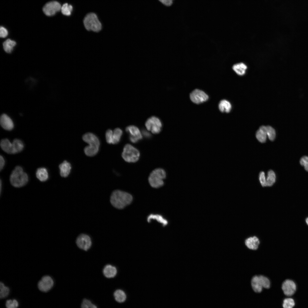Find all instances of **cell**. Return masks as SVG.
<instances>
[{"instance_id":"cell-17","label":"cell","mask_w":308,"mask_h":308,"mask_svg":"<svg viewBox=\"0 0 308 308\" xmlns=\"http://www.w3.org/2000/svg\"><path fill=\"white\" fill-rule=\"evenodd\" d=\"M248 68L247 65L243 62L235 63L232 66L233 71L237 75L240 76H244L246 74Z\"/></svg>"},{"instance_id":"cell-18","label":"cell","mask_w":308,"mask_h":308,"mask_svg":"<svg viewBox=\"0 0 308 308\" xmlns=\"http://www.w3.org/2000/svg\"><path fill=\"white\" fill-rule=\"evenodd\" d=\"M60 176L63 177H66L70 174L71 169L70 164L66 161H64L60 164L59 166Z\"/></svg>"},{"instance_id":"cell-19","label":"cell","mask_w":308,"mask_h":308,"mask_svg":"<svg viewBox=\"0 0 308 308\" xmlns=\"http://www.w3.org/2000/svg\"><path fill=\"white\" fill-rule=\"evenodd\" d=\"M1 149L6 153L9 154H14L12 143L7 139H2L0 142Z\"/></svg>"},{"instance_id":"cell-36","label":"cell","mask_w":308,"mask_h":308,"mask_svg":"<svg viewBox=\"0 0 308 308\" xmlns=\"http://www.w3.org/2000/svg\"><path fill=\"white\" fill-rule=\"evenodd\" d=\"M299 162L300 165L304 167L306 171L308 172V156H303L300 159Z\"/></svg>"},{"instance_id":"cell-16","label":"cell","mask_w":308,"mask_h":308,"mask_svg":"<svg viewBox=\"0 0 308 308\" xmlns=\"http://www.w3.org/2000/svg\"><path fill=\"white\" fill-rule=\"evenodd\" d=\"M0 124L2 127L7 130H11L14 127V123L12 119L5 114H3L1 116Z\"/></svg>"},{"instance_id":"cell-13","label":"cell","mask_w":308,"mask_h":308,"mask_svg":"<svg viewBox=\"0 0 308 308\" xmlns=\"http://www.w3.org/2000/svg\"><path fill=\"white\" fill-rule=\"evenodd\" d=\"M251 283L254 291L256 293H260L262 291L263 288H264L265 285L264 276L260 275L254 276L252 279Z\"/></svg>"},{"instance_id":"cell-42","label":"cell","mask_w":308,"mask_h":308,"mask_svg":"<svg viewBox=\"0 0 308 308\" xmlns=\"http://www.w3.org/2000/svg\"><path fill=\"white\" fill-rule=\"evenodd\" d=\"M142 133L146 137L149 138L151 136V134L146 130H143L142 131Z\"/></svg>"},{"instance_id":"cell-14","label":"cell","mask_w":308,"mask_h":308,"mask_svg":"<svg viewBox=\"0 0 308 308\" xmlns=\"http://www.w3.org/2000/svg\"><path fill=\"white\" fill-rule=\"evenodd\" d=\"M282 289L284 294L287 296L293 295L295 292L296 286L295 283L292 280L287 279L282 283Z\"/></svg>"},{"instance_id":"cell-35","label":"cell","mask_w":308,"mask_h":308,"mask_svg":"<svg viewBox=\"0 0 308 308\" xmlns=\"http://www.w3.org/2000/svg\"><path fill=\"white\" fill-rule=\"evenodd\" d=\"M19 306L18 301L16 299H9L6 301L5 306L7 308H16Z\"/></svg>"},{"instance_id":"cell-37","label":"cell","mask_w":308,"mask_h":308,"mask_svg":"<svg viewBox=\"0 0 308 308\" xmlns=\"http://www.w3.org/2000/svg\"><path fill=\"white\" fill-rule=\"evenodd\" d=\"M259 180L262 186L263 187H267L266 179L264 171H261L259 175Z\"/></svg>"},{"instance_id":"cell-22","label":"cell","mask_w":308,"mask_h":308,"mask_svg":"<svg viewBox=\"0 0 308 308\" xmlns=\"http://www.w3.org/2000/svg\"><path fill=\"white\" fill-rule=\"evenodd\" d=\"M267 136L266 126H261L256 132V138L260 142L264 143L266 141Z\"/></svg>"},{"instance_id":"cell-28","label":"cell","mask_w":308,"mask_h":308,"mask_svg":"<svg viewBox=\"0 0 308 308\" xmlns=\"http://www.w3.org/2000/svg\"><path fill=\"white\" fill-rule=\"evenodd\" d=\"M114 296L115 300L119 303H122L126 299V296L125 293L122 290H116L114 293Z\"/></svg>"},{"instance_id":"cell-15","label":"cell","mask_w":308,"mask_h":308,"mask_svg":"<svg viewBox=\"0 0 308 308\" xmlns=\"http://www.w3.org/2000/svg\"><path fill=\"white\" fill-rule=\"evenodd\" d=\"M245 246L249 249L255 250L258 249L260 244L259 238L256 236H249L244 241Z\"/></svg>"},{"instance_id":"cell-12","label":"cell","mask_w":308,"mask_h":308,"mask_svg":"<svg viewBox=\"0 0 308 308\" xmlns=\"http://www.w3.org/2000/svg\"><path fill=\"white\" fill-rule=\"evenodd\" d=\"M126 131L129 135V139L133 143H135L142 139V136L139 128L134 125L127 127Z\"/></svg>"},{"instance_id":"cell-27","label":"cell","mask_w":308,"mask_h":308,"mask_svg":"<svg viewBox=\"0 0 308 308\" xmlns=\"http://www.w3.org/2000/svg\"><path fill=\"white\" fill-rule=\"evenodd\" d=\"M266 179L267 186V187H271L272 186L276 181V175L274 171L270 170L267 173Z\"/></svg>"},{"instance_id":"cell-3","label":"cell","mask_w":308,"mask_h":308,"mask_svg":"<svg viewBox=\"0 0 308 308\" xmlns=\"http://www.w3.org/2000/svg\"><path fill=\"white\" fill-rule=\"evenodd\" d=\"M9 179L11 184L13 187L19 188L27 184L29 177L27 173L23 171L22 167L17 166L12 172Z\"/></svg>"},{"instance_id":"cell-4","label":"cell","mask_w":308,"mask_h":308,"mask_svg":"<svg viewBox=\"0 0 308 308\" xmlns=\"http://www.w3.org/2000/svg\"><path fill=\"white\" fill-rule=\"evenodd\" d=\"M83 23L85 29L88 32L98 33L102 30V24L96 15L94 13L87 14L84 19Z\"/></svg>"},{"instance_id":"cell-2","label":"cell","mask_w":308,"mask_h":308,"mask_svg":"<svg viewBox=\"0 0 308 308\" xmlns=\"http://www.w3.org/2000/svg\"><path fill=\"white\" fill-rule=\"evenodd\" d=\"M82 139L89 145L84 149L85 154L90 157L96 155L99 151L100 145V141L96 136L92 133L88 132L83 135Z\"/></svg>"},{"instance_id":"cell-1","label":"cell","mask_w":308,"mask_h":308,"mask_svg":"<svg viewBox=\"0 0 308 308\" xmlns=\"http://www.w3.org/2000/svg\"><path fill=\"white\" fill-rule=\"evenodd\" d=\"M132 200L133 197L130 194L119 190L114 191L110 198V202L112 205L120 209L129 204Z\"/></svg>"},{"instance_id":"cell-10","label":"cell","mask_w":308,"mask_h":308,"mask_svg":"<svg viewBox=\"0 0 308 308\" xmlns=\"http://www.w3.org/2000/svg\"><path fill=\"white\" fill-rule=\"evenodd\" d=\"M190 97L191 101L197 104L205 102L209 98L208 96L204 92L198 89L193 91L191 93Z\"/></svg>"},{"instance_id":"cell-39","label":"cell","mask_w":308,"mask_h":308,"mask_svg":"<svg viewBox=\"0 0 308 308\" xmlns=\"http://www.w3.org/2000/svg\"><path fill=\"white\" fill-rule=\"evenodd\" d=\"M8 34L7 30L4 27L1 26L0 29V36L1 38L6 37Z\"/></svg>"},{"instance_id":"cell-26","label":"cell","mask_w":308,"mask_h":308,"mask_svg":"<svg viewBox=\"0 0 308 308\" xmlns=\"http://www.w3.org/2000/svg\"><path fill=\"white\" fill-rule=\"evenodd\" d=\"M122 134L123 131L121 129L119 128L115 129L113 131L112 144H115L118 143Z\"/></svg>"},{"instance_id":"cell-40","label":"cell","mask_w":308,"mask_h":308,"mask_svg":"<svg viewBox=\"0 0 308 308\" xmlns=\"http://www.w3.org/2000/svg\"><path fill=\"white\" fill-rule=\"evenodd\" d=\"M161 2L163 5L166 6H170L173 3V0H159Z\"/></svg>"},{"instance_id":"cell-21","label":"cell","mask_w":308,"mask_h":308,"mask_svg":"<svg viewBox=\"0 0 308 308\" xmlns=\"http://www.w3.org/2000/svg\"><path fill=\"white\" fill-rule=\"evenodd\" d=\"M37 178L41 182L46 181L48 178V174L47 169L44 167L38 168L36 171Z\"/></svg>"},{"instance_id":"cell-38","label":"cell","mask_w":308,"mask_h":308,"mask_svg":"<svg viewBox=\"0 0 308 308\" xmlns=\"http://www.w3.org/2000/svg\"><path fill=\"white\" fill-rule=\"evenodd\" d=\"M113 131L110 129L108 130L106 133V138L107 142L109 144H112Z\"/></svg>"},{"instance_id":"cell-6","label":"cell","mask_w":308,"mask_h":308,"mask_svg":"<svg viewBox=\"0 0 308 308\" xmlns=\"http://www.w3.org/2000/svg\"><path fill=\"white\" fill-rule=\"evenodd\" d=\"M140 155L139 151L132 145L129 144L124 146L122 153V157L126 162L135 163L139 159Z\"/></svg>"},{"instance_id":"cell-5","label":"cell","mask_w":308,"mask_h":308,"mask_svg":"<svg viewBox=\"0 0 308 308\" xmlns=\"http://www.w3.org/2000/svg\"><path fill=\"white\" fill-rule=\"evenodd\" d=\"M166 177V172L164 169L157 168L153 170L150 174L148 178V181L152 187L159 188L164 185L163 180Z\"/></svg>"},{"instance_id":"cell-9","label":"cell","mask_w":308,"mask_h":308,"mask_svg":"<svg viewBox=\"0 0 308 308\" xmlns=\"http://www.w3.org/2000/svg\"><path fill=\"white\" fill-rule=\"evenodd\" d=\"M61 5L56 1H52L47 3L44 6L42 10L47 16H51L54 15L57 12L61 10Z\"/></svg>"},{"instance_id":"cell-43","label":"cell","mask_w":308,"mask_h":308,"mask_svg":"<svg viewBox=\"0 0 308 308\" xmlns=\"http://www.w3.org/2000/svg\"><path fill=\"white\" fill-rule=\"evenodd\" d=\"M306 222L307 224L308 225V217H307L306 219Z\"/></svg>"},{"instance_id":"cell-8","label":"cell","mask_w":308,"mask_h":308,"mask_svg":"<svg viewBox=\"0 0 308 308\" xmlns=\"http://www.w3.org/2000/svg\"><path fill=\"white\" fill-rule=\"evenodd\" d=\"M76 243L78 248L86 251L89 250L92 245L90 237L84 233H81L78 236L76 239Z\"/></svg>"},{"instance_id":"cell-34","label":"cell","mask_w":308,"mask_h":308,"mask_svg":"<svg viewBox=\"0 0 308 308\" xmlns=\"http://www.w3.org/2000/svg\"><path fill=\"white\" fill-rule=\"evenodd\" d=\"M81 307L82 308H96V306L93 304L90 300L84 299L81 304Z\"/></svg>"},{"instance_id":"cell-23","label":"cell","mask_w":308,"mask_h":308,"mask_svg":"<svg viewBox=\"0 0 308 308\" xmlns=\"http://www.w3.org/2000/svg\"><path fill=\"white\" fill-rule=\"evenodd\" d=\"M3 44L5 51L7 53H10L13 50L16 42L15 41L8 38L4 42Z\"/></svg>"},{"instance_id":"cell-30","label":"cell","mask_w":308,"mask_h":308,"mask_svg":"<svg viewBox=\"0 0 308 308\" xmlns=\"http://www.w3.org/2000/svg\"><path fill=\"white\" fill-rule=\"evenodd\" d=\"M155 219L157 221L162 223L163 226H165L167 223V221L164 219L163 217L158 214H151L147 218V221L148 222L150 221L151 219Z\"/></svg>"},{"instance_id":"cell-25","label":"cell","mask_w":308,"mask_h":308,"mask_svg":"<svg viewBox=\"0 0 308 308\" xmlns=\"http://www.w3.org/2000/svg\"><path fill=\"white\" fill-rule=\"evenodd\" d=\"M12 143L14 154L19 153L23 150L24 145L23 142L21 140L15 139L13 140Z\"/></svg>"},{"instance_id":"cell-20","label":"cell","mask_w":308,"mask_h":308,"mask_svg":"<svg viewBox=\"0 0 308 308\" xmlns=\"http://www.w3.org/2000/svg\"><path fill=\"white\" fill-rule=\"evenodd\" d=\"M104 276L107 278L114 277L117 273L116 268L111 265L108 264L105 266L103 270Z\"/></svg>"},{"instance_id":"cell-11","label":"cell","mask_w":308,"mask_h":308,"mask_svg":"<svg viewBox=\"0 0 308 308\" xmlns=\"http://www.w3.org/2000/svg\"><path fill=\"white\" fill-rule=\"evenodd\" d=\"M54 281L52 278L50 276H43L38 283V287L42 292H46L49 291L52 287Z\"/></svg>"},{"instance_id":"cell-33","label":"cell","mask_w":308,"mask_h":308,"mask_svg":"<svg viewBox=\"0 0 308 308\" xmlns=\"http://www.w3.org/2000/svg\"><path fill=\"white\" fill-rule=\"evenodd\" d=\"M295 305V301L292 298H286L283 301V307L284 308H292Z\"/></svg>"},{"instance_id":"cell-31","label":"cell","mask_w":308,"mask_h":308,"mask_svg":"<svg viewBox=\"0 0 308 308\" xmlns=\"http://www.w3.org/2000/svg\"><path fill=\"white\" fill-rule=\"evenodd\" d=\"M0 298L1 299H3L7 297L9 294V288L4 284L2 282L0 283Z\"/></svg>"},{"instance_id":"cell-24","label":"cell","mask_w":308,"mask_h":308,"mask_svg":"<svg viewBox=\"0 0 308 308\" xmlns=\"http://www.w3.org/2000/svg\"><path fill=\"white\" fill-rule=\"evenodd\" d=\"M218 108L221 112L228 113L230 111L232 106L228 101L225 100H223L220 102L218 105Z\"/></svg>"},{"instance_id":"cell-7","label":"cell","mask_w":308,"mask_h":308,"mask_svg":"<svg viewBox=\"0 0 308 308\" xmlns=\"http://www.w3.org/2000/svg\"><path fill=\"white\" fill-rule=\"evenodd\" d=\"M145 126L148 130L151 131L154 134H157L161 131L162 125L159 118L153 116L147 119L145 123Z\"/></svg>"},{"instance_id":"cell-41","label":"cell","mask_w":308,"mask_h":308,"mask_svg":"<svg viewBox=\"0 0 308 308\" xmlns=\"http://www.w3.org/2000/svg\"><path fill=\"white\" fill-rule=\"evenodd\" d=\"M5 160L3 157L1 155L0 157V171L3 169L5 165Z\"/></svg>"},{"instance_id":"cell-29","label":"cell","mask_w":308,"mask_h":308,"mask_svg":"<svg viewBox=\"0 0 308 308\" xmlns=\"http://www.w3.org/2000/svg\"><path fill=\"white\" fill-rule=\"evenodd\" d=\"M73 9V7L71 5L65 3L61 6V10L63 15L69 16L71 15Z\"/></svg>"},{"instance_id":"cell-32","label":"cell","mask_w":308,"mask_h":308,"mask_svg":"<svg viewBox=\"0 0 308 308\" xmlns=\"http://www.w3.org/2000/svg\"><path fill=\"white\" fill-rule=\"evenodd\" d=\"M266 132L269 139L271 141H273L276 137V133L274 129L270 126H266Z\"/></svg>"}]
</instances>
